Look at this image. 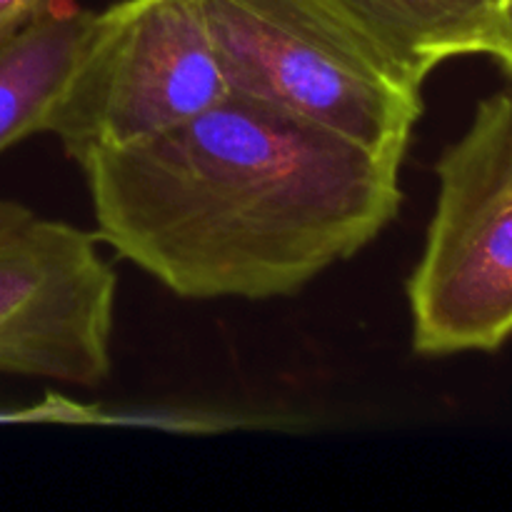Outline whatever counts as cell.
<instances>
[{
    "label": "cell",
    "instance_id": "cell-1",
    "mask_svg": "<svg viewBox=\"0 0 512 512\" xmlns=\"http://www.w3.org/2000/svg\"><path fill=\"white\" fill-rule=\"evenodd\" d=\"M78 165L98 243L185 300L300 293L403 203L400 155L240 95Z\"/></svg>",
    "mask_w": 512,
    "mask_h": 512
},
{
    "label": "cell",
    "instance_id": "cell-2",
    "mask_svg": "<svg viewBox=\"0 0 512 512\" xmlns=\"http://www.w3.org/2000/svg\"><path fill=\"white\" fill-rule=\"evenodd\" d=\"M435 178L423 253L405 283L413 350L495 353L512 338V85L475 105Z\"/></svg>",
    "mask_w": 512,
    "mask_h": 512
},
{
    "label": "cell",
    "instance_id": "cell-3",
    "mask_svg": "<svg viewBox=\"0 0 512 512\" xmlns=\"http://www.w3.org/2000/svg\"><path fill=\"white\" fill-rule=\"evenodd\" d=\"M230 95L405 158L423 85L375 58L310 0H198Z\"/></svg>",
    "mask_w": 512,
    "mask_h": 512
},
{
    "label": "cell",
    "instance_id": "cell-4",
    "mask_svg": "<svg viewBox=\"0 0 512 512\" xmlns=\"http://www.w3.org/2000/svg\"><path fill=\"white\" fill-rule=\"evenodd\" d=\"M225 95L198 0H120L103 10L48 135L80 163L185 123Z\"/></svg>",
    "mask_w": 512,
    "mask_h": 512
},
{
    "label": "cell",
    "instance_id": "cell-5",
    "mask_svg": "<svg viewBox=\"0 0 512 512\" xmlns=\"http://www.w3.org/2000/svg\"><path fill=\"white\" fill-rule=\"evenodd\" d=\"M118 275L98 238L35 215L0 238V375L95 388L113 370Z\"/></svg>",
    "mask_w": 512,
    "mask_h": 512
},
{
    "label": "cell",
    "instance_id": "cell-6",
    "mask_svg": "<svg viewBox=\"0 0 512 512\" xmlns=\"http://www.w3.org/2000/svg\"><path fill=\"white\" fill-rule=\"evenodd\" d=\"M103 10H48L0 43V153L48 133L75 68L93 43Z\"/></svg>",
    "mask_w": 512,
    "mask_h": 512
},
{
    "label": "cell",
    "instance_id": "cell-7",
    "mask_svg": "<svg viewBox=\"0 0 512 512\" xmlns=\"http://www.w3.org/2000/svg\"><path fill=\"white\" fill-rule=\"evenodd\" d=\"M343 25L375 58L415 85L450 58H463L458 43L428 0H310Z\"/></svg>",
    "mask_w": 512,
    "mask_h": 512
},
{
    "label": "cell",
    "instance_id": "cell-8",
    "mask_svg": "<svg viewBox=\"0 0 512 512\" xmlns=\"http://www.w3.org/2000/svg\"><path fill=\"white\" fill-rule=\"evenodd\" d=\"M510 0H428L460 55H485Z\"/></svg>",
    "mask_w": 512,
    "mask_h": 512
},
{
    "label": "cell",
    "instance_id": "cell-9",
    "mask_svg": "<svg viewBox=\"0 0 512 512\" xmlns=\"http://www.w3.org/2000/svg\"><path fill=\"white\" fill-rule=\"evenodd\" d=\"M60 3L63 0H0V43L13 38L18 30L48 10L58 8Z\"/></svg>",
    "mask_w": 512,
    "mask_h": 512
},
{
    "label": "cell",
    "instance_id": "cell-10",
    "mask_svg": "<svg viewBox=\"0 0 512 512\" xmlns=\"http://www.w3.org/2000/svg\"><path fill=\"white\" fill-rule=\"evenodd\" d=\"M485 55H490L500 68L508 70L512 75V0L508 3V8H505L503 18H500L498 30H495Z\"/></svg>",
    "mask_w": 512,
    "mask_h": 512
},
{
    "label": "cell",
    "instance_id": "cell-11",
    "mask_svg": "<svg viewBox=\"0 0 512 512\" xmlns=\"http://www.w3.org/2000/svg\"><path fill=\"white\" fill-rule=\"evenodd\" d=\"M35 213L25 205L13 203V200H0V238L8 233H13L15 228L25 225L28 220H33Z\"/></svg>",
    "mask_w": 512,
    "mask_h": 512
}]
</instances>
